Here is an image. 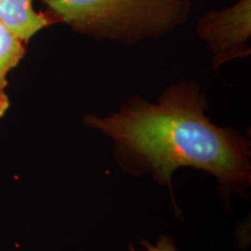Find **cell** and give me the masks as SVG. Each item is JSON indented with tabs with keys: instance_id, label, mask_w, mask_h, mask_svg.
I'll return each mask as SVG.
<instances>
[{
	"instance_id": "6da1fadb",
	"label": "cell",
	"mask_w": 251,
	"mask_h": 251,
	"mask_svg": "<svg viewBox=\"0 0 251 251\" xmlns=\"http://www.w3.org/2000/svg\"><path fill=\"white\" fill-rule=\"evenodd\" d=\"M207 107L196 81H183L169 86L155 103L134 97L119 112L106 118L87 114L84 122L114 141L126 170L150 172L170 190L180 166L208 172L228 192L244 190L251 179L250 144L213 124Z\"/></svg>"
},
{
	"instance_id": "7a4b0ae2",
	"label": "cell",
	"mask_w": 251,
	"mask_h": 251,
	"mask_svg": "<svg viewBox=\"0 0 251 251\" xmlns=\"http://www.w3.org/2000/svg\"><path fill=\"white\" fill-rule=\"evenodd\" d=\"M54 23L97 40L136 43L183 25L192 0H42Z\"/></svg>"
},
{
	"instance_id": "3957f363",
	"label": "cell",
	"mask_w": 251,
	"mask_h": 251,
	"mask_svg": "<svg viewBox=\"0 0 251 251\" xmlns=\"http://www.w3.org/2000/svg\"><path fill=\"white\" fill-rule=\"evenodd\" d=\"M197 33L213 54V69L250 55L251 0H238L221 11H208L199 18Z\"/></svg>"
},
{
	"instance_id": "277c9868",
	"label": "cell",
	"mask_w": 251,
	"mask_h": 251,
	"mask_svg": "<svg viewBox=\"0 0 251 251\" xmlns=\"http://www.w3.org/2000/svg\"><path fill=\"white\" fill-rule=\"evenodd\" d=\"M0 23L26 43L54 20L48 14L36 12L33 0H0Z\"/></svg>"
},
{
	"instance_id": "5b68a950",
	"label": "cell",
	"mask_w": 251,
	"mask_h": 251,
	"mask_svg": "<svg viewBox=\"0 0 251 251\" xmlns=\"http://www.w3.org/2000/svg\"><path fill=\"white\" fill-rule=\"evenodd\" d=\"M26 54L25 42L0 23V118L4 117L9 106L6 94L7 76Z\"/></svg>"
},
{
	"instance_id": "8992f818",
	"label": "cell",
	"mask_w": 251,
	"mask_h": 251,
	"mask_svg": "<svg viewBox=\"0 0 251 251\" xmlns=\"http://www.w3.org/2000/svg\"><path fill=\"white\" fill-rule=\"evenodd\" d=\"M141 243L143 244L144 250L143 251H177L175 247L174 240L171 237L165 236L163 235L157 240L155 244L148 242V241H141ZM129 251H136L133 246L129 247Z\"/></svg>"
}]
</instances>
